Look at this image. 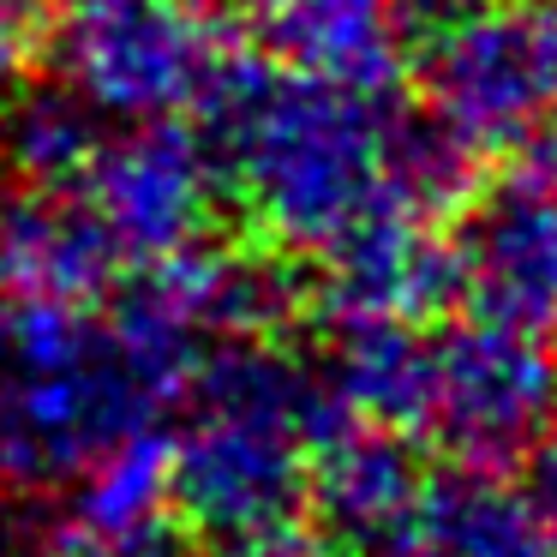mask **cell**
I'll return each mask as SVG.
<instances>
[{"instance_id":"cell-16","label":"cell","mask_w":557,"mask_h":557,"mask_svg":"<svg viewBox=\"0 0 557 557\" xmlns=\"http://www.w3.org/2000/svg\"><path fill=\"white\" fill-rule=\"evenodd\" d=\"M174 516V480H169V437L157 425L109 456H97L73 485V528L85 533H150Z\"/></svg>"},{"instance_id":"cell-21","label":"cell","mask_w":557,"mask_h":557,"mask_svg":"<svg viewBox=\"0 0 557 557\" xmlns=\"http://www.w3.org/2000/svg\"><path fill=\"white\" fill-rule=\"evenodd\" d=\"M234 557H342V552H336V545H324V540H306V533L282 528V533H270V540L246 545V552H234Z\"/></svg>"},{"instance_id":"cell-19","label":"cell","mask_w":557,"mask_h":557,"mask_svg":"<svg viewBox=\"0 0 557 557\" xmlns=\"http://www.w3.org/2000/svg\"><path fill=\"white\" fill-rule=\"evenodd\" d=\"M42 0H0V85H13L42 42Z\"/></svg>"},{"instance_id":"cell-2","label":"cell","mask_w":557,"mask_h":557,"mask_svg":"<svg viewBox=\"0 0 557 557\" xmlns=\"http://www.w3.org/2000/svg\"><path fill=\"white\" fill-rule=\"evenodd\" d=\"M181 384L114 306L0 300V497L73 492L97 456L150 432Z\"/></svg>"},{"instance_id":"cell-14","label":"cell","mask_w":557,"mask_h":557,"mask_svg":"<svg viewBox=\"0 0 557 557\" xmlns=\"http://www.w3.org/2000/svg\"><path fill=\"white\" fill-rule=\"evenodd\" d=\"M318 384H324L330 408L354 413V420L420 432L425 384H432V336L420 324H396V318H336Z\"/></svg>"},{"instance_id":"cell-10","label":"cell","mask_w":557,"mask_h":557,"mask_svg":"<svg viewBox=\"0 0 557 557\" xmlns=\"http://www.w3.org/2000/svg\"><path fill=\"white\" fill-rule=\"evenodd\" d=\"M252 42L282 73L389 97L413 61L408 0H252Z\"/></svg>"},{"instance_id":"cell-6","label":"cell","mask_w":557,"mask_h":557,"mask_svg":"<svg viewBox=\"0 0 557 557\" xmlns=\"http://www.w3.org/2000/svg\"><path fill=\"white\" fill-rule=\"evenodd\" d=\"M557 425V342L552 330L521 324H468L432 342L425 420L437 444L473 468H509Z\"/></svg>"},{"instance_id":"cell-20","label":"cell","mask_w":557,"mask_h":557,"mask_svg":"<svg viewBox=\"0 0 557 557\" xmlns=\"http://www.w3.org/2000/svg\"><path fill=\"white\" fill-rule=\"evenodd\" d=\"M521 461H528V480H521V485H528L533 509H540V516L552 521V533H557V425H552V432H545Z\"/></svg>"},{"instance_id":"cell-13","label":"cell","mask_w":557,"mask_h":557,"mask_svg":"<svg viewBox=\"0 0 557 557\" xmlns=\"http://www.w3.org/2000/svg\"><path fill=\"white\" fill-rule=\"evenodd\" d=\"M401 557H557V533L528 485L504 468L461 461L456 473L425 480Z\"/></svg>"},{"instance_id":"cell-8","label":"cell","mask_w":557,"mask_h":557,"mask_svg":"<svg viewBox=\"0 0 557 557\" xmlns=\"http://www.w3.org/2000/svg\"><path fill=\"white\" fill-rule=\"evenodd\" d=\"M456 300L473 318L521 330L557 324V193L533 174L485 186L461 205L456 240Z\"/></svg>"},{"instance_id":"cell-5","label":"cell","mask_w":557,"mask_h":557,"mask_svg":"<svg viewBox=\"0 0 557 557\" xmlns=\"http://www.w3.org/2000/svg\"><path fill=\"white\" fill-rule=\"evenodd\" d=\"M413 61L425 109L468 150L528 145L557 109V0H437Z\"/></svg>"},{"instance_id":"cell-23","label":"cell","mask_w":557,"mask_h":557,"mask_svg":"<svg viewBox=\"0 0 557 557\" xmlns=\"http://www.w3.org/2000/svg\"><path fill=\"white\" fill-rule=\"evenodd\" d=\"M0 557H13V540H7V533H0Z\"/></svg>"},{"instance_id":"cell-11","label":"cell","mask_w":557,"mask_h":557,"mask_svg":"<svg viewBox=\"0 0 557 557\" xmlns=\"http://www.w3.org/2000/svg\"><path fill=\"white\" fill-rule=\"evenodd\" d=\"M330 318H396L425 324L456 300V246L432 228V216L389 205L342 234L324 258Z\"/></svg>"},{"instance_id":"cell-4","label":"cell","mask_w":557,"mask_h":557,"mask_svg":"<svg viewBox=\"0 0 557 557\" xmlns=\"http://www.w3.org/2000/svg\"><path fill=\"white\" fill-rule=\"evenodd\" d=\"M42 49L54 78L114 126L193 114L234 54L205 0H54Z\"/></svg>"},{"instance_id":"cell-12","label":"cell","mask_w":557,"mask_h":557,"mask_svg":"<svg viewBox=\"0 0 557 557\" xmlns=\"http://www.w3.org/2000/svg\"><path fill=\"white\" fill-rule=\"evenodd\" d=\"M121 264L78 186H25L0 198V300L97 306L114 294Z\"/></svg>"},{"instance_id":"cell-17","label":"cell","mask_w":557,"mask_h":557,"mask_svg":"<svg viewBox=\"0 0 557 557\" xmlns=\"http://www.w3.org/2000/svg\"><path fill=\"white\" fill-rule=\"evenodd\" d=\"M480 150H468L432 109H389L384 114V186L401 210L413 216H444L461 210L480 181Z\"/></svg>"},{"instance_id":"cell-1","label":"cell","mask_w":557,"mask_h":557,"mask_svg":"<svg viewBox=\"0 0 557 557\" xmlns=\"http://www.w3.org/2000/svg\"><path fill=\"white\" fill-rule=\"evenodd\" d=\"M193 114L222 193L276 252L324 258L342 234L396 205L384 186V97L228 54Z\"/></svg>"},{"instance_id":"cell-18","label":"cell","mask_w":557,"mask_h":557,"mask_svg":"<svg viewBox=\"0 0 557 557\" xmlns=\"http://www.w3.org/2000/svg\"><path fill=\"white\" fill-rule=\"evenodd\" d=\"M42 557H186L181 540L169 528H150V533H85V528H61Z\"/></svg>"},{"instance_id":"cell-15","label":"cell","mask_w":557,"mask_h":557,"mask_svg":"<svg viewBox=\"0 0 557 557\" xmlns=\"http://www.w3.org/2000/svg\"><path fill=\"white\" fill-rule=\"evenodd\" d=\"M102 133L109 121L85 97H73L61 78H42V85H18L0 114V157L7 174H25L30 186H73L97 157Z\"/></svg>"},{"instance_id":"cell-7","label":"cell","mask_w":557,"mask_h":557,"mask_svg":"<svg viewBox=\"0 0 557 557\" xmlns=\"http://www.w3.org/2000/svg\"><path fill=\"white\" fill-rule=\"evenodd\" d=\"M73 186L126 264H150L210 240V216L222 198L216 157L198 126H181V114L102 133L97 157Z\"/></svg>"},{"instance_id":"cell-22","label":"cell","mask_w":557,"mask_h":557,"mask_svg":"<svg viewBox=\"0 0 557 557\" xmlns=\"http://www.w3.org/2000/svg\"><path fill=\"white\" fill-rule=\"evenodd\" d=\"M528 174L557 193V109L545 114V121L533 126V138H528Z\"/></svg>"},{"instance_id":"cell-24","label":"cell","mask_w":557,"mask_h":557,"mask_svg":"<svg viewBox=\"0 0 557 557\" xmlns=\"http://www.w3.org/2000/svg\"><path fill=\"white\" fill-rule=\"evenodd\" d=\"M0 186H7V157H0Z\"/></svg>"},{"instance_id":"cell-3","label":"cell","mask_w":557,"mask_h":557,"mask_svg":"<svg viewBox=\"0 0 557 557\" xmlns=\"http://www.w3.org/2000/svg\"><path fill=\"white\" fill-rule=\"evenodd\" d=\"M169 480L181 521L216 552H246L306 509L312 437L330 413L318 372L276 336H222L181 384Z\"/></svg>"},{"instance_id":"cell-9","label":"cell","mask_w":557,"mask_h":557,"mask_svg":"<svg viewBox=\"0 0 557 557\" xmlns=\"http://www.w3.org/2000/svg\"><path fill=\"white\" fill-rule=\"evenodd\" d=\"M425 473L408 432L354 420L330 408L312 437V473H306V504L324 516L330 540L354 552H401L420 509Z\"/></svg>"}]
</instances>
